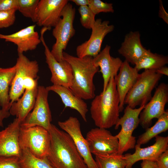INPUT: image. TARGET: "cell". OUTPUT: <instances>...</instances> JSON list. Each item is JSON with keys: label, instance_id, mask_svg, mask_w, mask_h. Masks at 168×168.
<instances>
[{"label": "cell", "instance_id": "4316f807", "mask_svg": "<svg viewBox=\"0 0 168 168\" xmlns=\"http://www.w3.org/2000/svg\"><path fill=\"white\" fill-rule=\"evenodd\" d=\"M21 149V155L19 158L20 168H54L47 157L39 158L33 155L26 148Z\"/></svg>", "mask_w": 168, "mask_h": 168}, {"label": "cell", "instance_id": "f35d334b", "mask_svg": "<svg viewBox=\"0 0 168 168\" xmlns=\"http://www.w3.org/2000/svg\"><path fill=\"white\" fill-rule=\"evenodd\" d=\"M10 114L9 112H6L0 109V127L3 126V121L4 119L9 117Z\"/></svg>", "mask_w": 168, "mask_h": 168}, {"label": "cell", "instance_id": "8d00e7d4", "mask_svg": "<svg viewBox=\"0 0 168 168\" xmlns=\"http://www.w3.org/2000/svg\"><path fill=\"white\" fill-rule=\"evenodd\" d=\"M159 16L162 18L165 23L168 24V14L164 8L161 0L159 1Z\"/></svg>", "mask_w": 168, "mask_h": 168}, {"label": "cell", "instance_id": "52a82bcc", "mask_svg": "<svg viewBox=\"0 0 168 168\" xmlns=\"http://www.w3.org/2000/svg\"><path fill=\"white\" fill-rule=\"evenodd\" d=\"M145 105L137 109H133L127 105L123 116L119 118L115 125L116 129L119 126H121L120 131L116 135L119 144L118 154L123 155L128 150L134 148L136 141L133 133L139 124V115Z\"/></svg>", "mask_w": 168, "mask_h": 168}, {"label": "cell", "instance_id": "277c9868", "mask_svg": "<svg viewBox=\"0 0 168 168\" xmlns=\"http://www.w3.org/2000/svg\"><path fill=\"white\" fill-rule=\"evenodd\" d=\"M76 10L72 5L68 3L61 14V17L54 27L52 34L56 40L51 52L58 62L64 60L63 53L70 39L74 35L75 30L73 22Z\"/></svg>", "mask_w": 168, "mask_h": 168}, {"label": "cell", "instance_id": "2e32d148", "mask_svg": "<svg viewBox=\"0 0 168 168\" xmlns=\"http://www.w3.org/2000/svg\"><path fill=\"white\" fill-rule=\"evenodd\" d=\"M155 141L153 145L146 147L142 148L141 146L135 145L133 153L124 155L127 162L125 168H132L134 164L140 160L156 162L161 155L168 149V137L157 135Z\"/></svg>", "mask_w": 168, "mask_h": 168}, {"label": "cell", "instance_id": "cb8c5ba5", "mask_svg": "<svg viewBox=\"0 0 168 168\" xmlns=\"http://www.w3.org/2000/svg\"><path fill=\"white\" fill-rule=\"evenodd\" d=\"M16 72L15 65L7 68H0V105L1 109L6 112H9L11 105L9 96V87Z\"/></svg>", "mask_w": 168, "mask_h": 168}, {"label": "cell", "instance_id": "d4e9b609", "mask_svg": "<svg viewBox=\"0 0 168 168\" xmlns=\"http://www.w3.org/2000/svg\"><path fill=\"white\" fill-rule=\"evenodd\" d=\"M168 63V57L152 52L147 49L145 54L135 65L138 71L142 69L156 70Z\"/></svg>", "mask_w": 168, "mask_h": 168}, {"label": "cell", "instance_id": "60d3db41", "mask_svg": "<svg viewBox=\"0 0 168 168\" xmlns=\"http://www.w3.org/2000/svg\"><path fill=\"white\" fill-rule=\"evenodd\" d=\"M156 72L160 74L168 76V68L166 66L161 67L155 70Z\"/></svg>", "mask_w": 168, "mask_h": 168}, {"label": "cell", "instance_id": "f546056e", "mask_svg": "<svg viewBox=\"0 0 168 168\" xmlns=\"http://www.w3.org/2000/svg\"><path fill=\"white\" fill-rule=\"evenodd\" d=\"M78 12L80 15V21L83 27L91 29L95 22L94 14L88 6L79 7Z\"/></svg>", "mask_w": 168, "mask_h": 168}, {"label": "cell", "instance_id": "8992f818", "mask_svg": "<svg viewBox=\"0 0 168 168\" xmlns=\"http://www.w3.org/2000/svg\"><path fill=\"white\" fill-rule=\"evenodd\" d=\"M50 141L49 131L43 127L37 126L28 128L21 127L19 142L21 148L27 149L36 157L41 158L47 157Z\"/></svg>", "mask_w": 168, "mask_h": 168}, {"label": "cell", "instance_id": "30bf717a", "mask_svg": "<svg viewBox=\"0 0 168 168\" xmlns=\"http://www.w3.org/2000/svg\"><path fill=\"white\" fill-rule=\"evenodd\" d=\"M49 92L44 86H38L37 94L33 110L21 123V127L28 128L37 126L49 130L52 120L48 100Z\"/></svg>", "mask_w": 168, "mask_h": 168}, {"label": "cell", "instance_id": "7a4b0ae2", "mask_svg": "<svg viewBox=\"0 0 168 168\" xmlns=\"http://www.w3.org/2000/svg\"><path fill=\"white\" fill-rule=\"evenodd\" d=\"M119 98L114 77H111L105 90L95 96L90 108L91 117L97 127L108 129L119 119Z\"/></svg>", "mask_w": 168, "mask_h": 168}, {"label": "cell", "instance_id": "8fae6325", "mask_svg": "<svg viewBox=\"0 0 168 168\" xmlns=\"http://www.w3.org/2000/svg\"><path fill=\"white\" fill-rule=\"evenodd\" d=\"M47 30V28H42L40 31V39L44 48L46 62L51 74L50 81L53 85L69 88L73 79L72 68L70 64L64 59L59 62L52 55L44 39V34Z\"/></svg>", "mask_w": 168, "mask_h": 168}, {"label": "cell", "instance_id": "74e56055", "mask_svg": "<svg viewBox=\"0 0 168 168\" xmlns=\"http://www.w3.org/2000/svg\"><path fill=\"white\" fill-rule=\"evenodd\" d=\"M155 162L148 160H143L141 163V168H155Z\"/></svg>", "mask_w": 168, "mask_h": 168}, {"label": "cell", "instance_id": "1f68e13d", "mask_svg": "<svg viewBox=\"0 0 168 168\" xmlns=\"http://www.w3.org/2000/svg\"><path fill=\"white\" fill-rule=\"evenodd\" d=\"M14 11H0V29L8 27L13 25L16 20Z\"/></svg>", "mask_w": 168, "mask_h": 168}, {"label": "cell", "instance_id": "83f0119b", "mask_svg": "<svg viewBox=\"0 0 168 168\" xmlns=\"http://www.w3.org/2000/svg\"><path fill=\"white\" fill-rule=\"evenodd\" d=\"M95 160L98 168H125L127 163L124 155L119 154L96 155Z\"/></svg>", "mask_w": 168, "mask_h": 168}, {"label": "cell", "instance_id": "e575fe53", "mask_svg": "<svg viewBox=\"0 0 168 168\" xmlns=\"http://www.w3.org/2000/svg\"><path fill=\"white\" fill-rule=\"evenodd\" d=\"M155 162V168H168V149L162 153Z\"/></svg>", "mask_w": 168, "mask_h": 168}, {"label": "cell", "instance_id": "d590c367", "mask_svg": "<svg viewBox=\"0 0 168 168\" xmlns=\"http://www.w3.org/2000/svg\"><path fill=\"white\" fill-rule=\"evenodd\" d=\"M39 77L35 79L30 77H27L23 81V86L25 90H32L38 85V80Z\"/></svg>", "mask_w": 168, "mask_h": 168}, {"label": "cell", "instance_id": "9a60e30c", "mask_svg": "<svg viewBox=\"0 0 168 168\" xmlns=\"http://www.w3.org/2000/svg\"><path fill=\"white\" fill-rule=\"evenodd\" d=\"M67 0H40L36 8L33 21L48 30L54 27L61 17V14Z\"/></svg>", "mask_w": 168, "mask_h": 168}, {"label": "cell", "instance_id": "4dcf8cb0", "mask_svg": "<svg viewBox=\"0 0 168 168\" xmlns=\"http://www.w3.org/2000/svg\"><path fill=\"white\" fill-rule=\"evenodd\" d=\"M88 7L95 15L101 12H114L113 4L100 0H89Z\"/></svg>", "mask_w": 168, "mask_h": 168}, {"label": "cell", "instance_id": "ba28073f", "mask_svg": "<svg viewBox=\"0 0 168 168\" xmlns=\"http://www.w3.org/2000/svg\"><path fill=\"white\" fill-rule=\"evenodd\" d=\"M85 139L91 154L106 156L118 154V140L107 129L92 128L87 133Z\"/></svg>", "mask_w": 168, "mask_h": 168}, {"label": "cell", "instance_id": "6da1fadb", "mask_svg": "<svg viewBox=\"0 0 168 168\" xmlns=\"http://www.w3.org/2000/svg\"><path fill=\"white\" fill-rule=\"evenodd\" d=\"M47 158L54 168H87L70 136L51 124Z\"/></svg>", "mask_w": 168, "mask_h": 168}, {"label": "cell", "instance_id": "603a6c76", "mask_svg": "<svg viewBox=\"0 0 168 168\" xmlns=\"http://www.w3.org/2000/svg\"><path fill=\"white\" fill-rule=\"evenodd\" d=\"M38 86L32 90H25L21 97L12 103L9 112L15 116L21 123L33 110L38 92Z\"/></svg>", "mask_w": 168, "mask_h": 168}, {"label": "cell", "instance_id": "7402d4cb", "mask_svg": "<svg viewBox=\"0 0 168 168\" xmlns=\"http://www.w3.org/2000/svg\"><path fill=\"white\" fill-rule=\"evenodd\" d=\"M46 87L49 91H53L59 95L65 108L69 107L76 110L79 113L83 120L87 122L88 106L82 99L75 95L69 88L54 85Z\"/></svg>", "mask_w": 168, "mask_h": 168}, {"label": "cell", "instance_id": "3957f363", "mask_svg": "<svg viewBox=\"0 0 168 168\" xmlns=\"http://www.w3.org/2000/svg\"><path fill=\"white\" fill-rule=\"evenodd\" d=\"M64 60L71 65L73 79L69 88L76 96L83 100L93 99L95 96V87L93 83L95 74L99 68L93 63V57L86 56L79 58L63 53Z\"/></svg>", "mask_w": 168, "mask_h": 168}, {"label": "cell", "instance_id": "7c38bea8", "mask_svg": "<svg viewBox=\"0 0 168 168\" xmlns=\"http://www.w3.org/2000/svg\"><path fill=\"white\" fill-rule=\"evenodd\" d=\"M108 21H102L100 18L96 20L91 29L92 31L89 39L77 47V57L83 58L89 56L94 57L100 52L104 38L114 29V26L110 25Z\"/></svg>", "mask_w": 168, "mask_h": 168}, {"label": "cell", "instance_id": "5bb4252c", "mask_svg": "<svg viewBox=\"0 0 168 168\" xmlns=\"http://www.w3.org/2000/svg\"><path fill=\"white\" fill-rule=\"evenodd\" d=\"M58 124L72 138L87 168H98L90 152L86 141L82 135L80 123L77 118L70 116L64 121H59Z\"/></svg>", "mask_w": 168, "mask_h": 168}, {"label": "cell", "instance_id": "ffe728a7", "mask_svg": "<svg viewBox=\"0 0 168 168\" xmlns=\"http://www.w3.org/2000/svg\"><path fill=\"white\" fill-rule=\"evenodd\" d=\"M119 70V74L114 77V79L119 98V111L121 112L124 108L125 97L135 83L140 74L125 60L123 62Z\"/></svg>", "mask_w": 168, "mask_h": 168}, {"label": "cell", "instance_id": "9c48e42d", "mask_svg": "<svg viewBox=\"0 0 168 168\" xmlns=\"http://www.w3.org/2000/svg\"><path fill=\"white\" fill-rule=\"evenodd\" d=\"M15 74L11 85L9 96L12 104L16 101L25 91L23 86L24 81L27 77L35 79L38 77L39 66L36 60H30L23 54H18L15 65Z\"/></svg>", "mask_w": 168, "mask_h": 168}, {"label": "cell", "instance_id": "484cf974", "mask_svg": "<svg viewBox=\"0 0 168 168\" xmlns=\"http://www.w3.org/2000/svg\"><path fill=\"white\" fill-rule=\"evenodd\" d=\"M168 129V111L164 113L158 119L156 123L151 127L146 128V131L140 135L137 144L141 146L149 142L151 139Z\"/></svg>", "mask_w": 168, "mask_h": 168}, {"label": "cell", "instance_id": "e0dca14e", "mask_svg": "<svg viewBox=\"0 0 168 168\" xmlns=\"http://www.w3.org/2000/svg\"><path fill=\"white\" fill-rule=\"evenodd\" d=\"M21 123L17 118L0 131V156L20 157L22 149L19 142Z\"/></svg>", "mask_w": 168, "mask_h": 168}, {"label": "cell", "instance_id": "f1b7e54d", "mask_svg": "<svg viewBox=\"0 0 168 168\" xmlns=\"http://www.w3.org/2000/svg\"><path fill=\"white\" fill-rule=\"evenodd\" d=\"M39 0H18V10L24 16L33 21Z\"/></svg>", "mask_w": 168, "mask_h": 168}, {"label": "cell", "instance_id": "4fadbf2b", "mask_svg": "<svg viewBox=\"0 0 168 168\" xmlns=\"http://www.w3.org/2000/svg\"><path fill=\"white\" fill-rule=\"evenodd\" d=\"M168 102V85L161 83L156 88L154 94L140 113L139 124L144 128L151 125L152 120L158 119L165 112V106Z\"/></svg>", "mask_w": 168, "mask_h": 168}, {"label": "cell", "instance_id": "44dd1931", "mask_svg": "<svg viewBox=\"0 0 168 168\" xmlns=\"http://www.w3.org/2000/svg\"><path fill=\"white\" fill-rule=\"evenodd\" d=\"M147 50L141 44L139 32L131 31L125 35L118 52L129 63L135 65Z\"/></svg>", "mask_w": 168, "mask_h": 168}, {"label": "cell", "instance_id": "ac0fdd59", "mask_svg": "<svg viewBox=\"0 0 168 168\" xmlns=\"http://www.w3.org/2000/svg\"><path fill=\"white\" fill-rule=\"evenodd\" d=\"M35 25L28 26L9 35L0 33V39L16 45L18 54L35 49L41 42Z\"/></svg>", "mask_w": 168, "mask_h": 168}, {"label": "cell", "instance_id": "836d02e7", "mask_svg": "<svg viewBox=\"0 0 168 168\" xmlns=\"http://www.w3.org/2000/svg\"><path fill=\"white\" fill-rule=\"evenodd\" d=\"M18 7V0H0V11H16Z\"/></svg>", "mask_w": 168, "mask_h": 168}, {"label": "cell", "instance_id": "d6a6232c", "mask_svg": "<svg viewBox=\"0 0 168 168\" xmlns=\"http://www.w3.org/2000/svg\"><path fill=\"white\" fill-rule=\"evenodd\" d=\"M0 168H20L19 158L16 156H0Z\"/></svg>", "mask_w": 168, "mask_h": 168}, {"label": "cell", "instance_id": "ab89813d", "mask_svg": "<svg viewBox=\"0 0 168 168\" xmlns=\"http://www.w3.org/2000/svg\"><path fill=\"white\" fill-rule=\"evenodd\" d=\"M71 1L80 7L88 6L89 0H72Z\"/></svg>", "mask_w": 168, "mask_h": 168}, {"label": "cell", "instance_id": "d6986e66", "mask_svg": "<svg viewBox=\"0 0 168 168\" xmlns=\"http://www.w3.org/2000/svg\"><path fill=\"white\" fill-rule=\"evenodd\" d=\"M110 46L106 45L96 56L93 57L94 64L100 68L99 71L102 74L103 80V92L105 90L110 78L117 74L123 62L119 58H114L110 55Z\"/></svg>", "mask_w": 168, "mask_h": 168}, {"label": "cell", "instance_id": "5b68a950", "mask_svg": "<svg viewBox=\"0 0 168 168\" xmlns=\"http://www.w3.org/2000/svg\"><path fill=\"white\" fill-rule=\"evenodd\" d=\"M163 75L155 70H145L127 94L124 105L133 109L138 106L145 105L151 99L152 92Z\"/></svg>", "mask_w": 168, "mask_h": 168}]
</instances>
